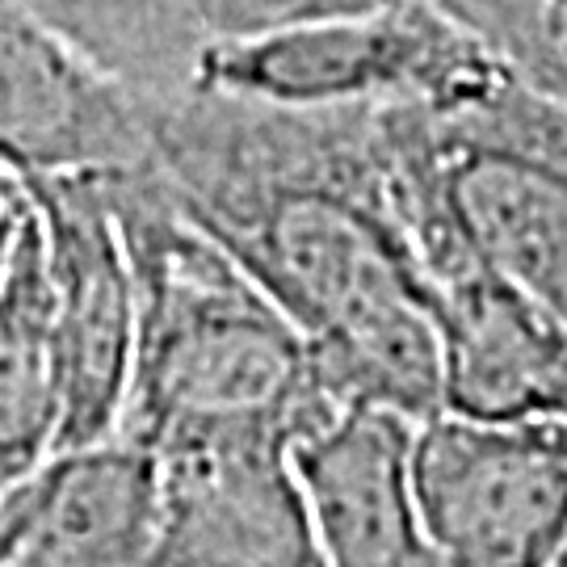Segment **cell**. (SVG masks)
I'll return each instance as SVG.
<instances>
[{"label": "cell", "mask_w": 567, "mask_h": 567, "mask_svg": "<svg viewBox=\"0 0 567 567\" xmlns=\"http://www.w3.org/2000/svg\"><path fill=\"white\" fill-rule=\"evenodd\" d=\"M152 168L189 224L307 337L341 408L446 412L437 295L383 110H290L210 89L143 105Z\"/></svg>", "instance_id": "obj_1"}, {"label": "cell", "mask_w": 567, "mask_h": 567, "mask_svg": "<svg viewBox=\"0 0 567 567\" xmlns=\"http://www.w3.org/2000/svg\"><path fill=\"white\" fill-rule=\"evenodd\" d=\"M135 269V374L122 437L161 450L198 433L303 442L341 404L295 320L189 224L152 161L105 173Z\"/></svg>", "instance_id": "obj_2"}, {"label": "cell", "mask_w": 567, "mask_h": 567, "mask_svg": "<svg viewBox=\"0 0 567 567\" xmlns=\"http://www.w3.org/2000/svg\"><path fill=\"white\" fill-rule=\"evenodd\" d=\"M400 198L433 282L484 265L567 328V102L522 72L446 105L383 110Z\"/></svg>", "instance_id": "obj_3"}, {"label": "cell", "mask_w": 567, "mask_h": 567, "mask_svg": "<svg viewBox=\"0 0 567 567\" xmlns=\"http://www.w3.org/2000/svg\"><path fill=\"white\" fill-rule=\"evenodd\" d=\"M508 72L517 68L442 4L386 0L261 39L215 42L194 63L189 89L290 110H391L458 102Z\"/></svg>", "instance_id": "obj_4"}, {"label": "cell", "mask_w": 567, "mask_h": 567, "mask_svg": "<svg viewBox=\"0 0 567 567\" xmlns=\"http://www.w3.org/2000/svg\"><path fill=\"white\" fill-rule=\"evenodd\" d=\"M412 492L442 567H555L567 550V416L437 412Z\"/></svg>", "instance_id": "obj_5"}, {"label": "cell", "mask_w": 567, "mask_h": 567, "mask_svg": "<svg viewBox=\"0 0 567 567\" xmlns=\"http://www.w3.org/2000/svg\"><path fill=\"white\" fill-rule=\"evenodd\" d=\"M34 210L51 278L60 358V442L81 450L118 437L135 374V269L105 194V173L21 182Z\"/></svg>", "instance_id": "obj_6"}, {"label": "cell", "mask_w": 567, "mask_h": 567, "mask_svg": "<svg viewBox=\"0 0 567 567\" xmlns=\"http://www.w3.org/2000/svg\"><path fill=\"white\" fill-rule=\"evenodd\" d=\"M156 454L147 567H324L295 442L198 433Z\"/></svg>", "instance_id": "obj_7"}, {"label": "cell", "mask_w": 567, "mask_h": 567, "mask_svg": "<svg viewBox=\"0 0 567 567\" xmlns=\"http://www.w3.org/2000/svg\"><path fill=\"white\" fill-rule=\"evenodd\" d=\"M152 161L147 114L30 0H0V164L18 177Z\"/></svg>", "instance_id": "obj_8"}, {"label": "cell", "mask_w": 567, "mask_h": 567, "mask_svg": "<svg viewBox=\"0 0 567 567\" xmlns=\"http://www.w3.org/2000/svg\"><path fill=\"white\" fill-rule=\"evenodd\" d=\"M416 421L349 404L295 446L324 567H442L412 492Z\"/></svg>", "instance_id": "obj_9"}, {"label": "cell", "mask_w": 567, "mask_h": 567, "mask_svg": "<svg viewBox=\"0 0 567 567\" xmlns=\"http://www.w3.org/2000/svg\"><path fill=\"white\" fill-rule=\"evenodd\" d=\"M156 454L131 437L63 450L25 480V508L0 567H147Z\"/></svg>", "instance_id": "obj_10"}, {"label": "cell", "mask_w": 567, "mask_h": 567, "mask_svg": "<svg viewBox=\"0 0 567 567\" xmlns=\"http://www.w3.org/2000/svg\"><path fill=\"white\" fill-rule=\"evenodd\" d=\"M60 412L51 278L39 219L25 203L0 278V492L30 480L55 454Z\"/></svg>", "instance_id": "obj_11"}, {"label": "cell", "mask_w": 567, "mask_h": 567, "mask_svg": "<svg viewBox=\"0 0 567 567\" xmlns=\"http://www.w3.org/2000/svg\"><path fill=\"white\" fill-rule=\"evenodd\" d=\"M379 4L386 0H185L189 21L203 39V51L215 42L261 39V34L362 13V9H379Z\"/></svg>", "instance_id": "obj_12"}, {"label": "cell", "mask_w": 567, "mask_h": 567, "mask_svg": "<svg viewBox=\"0 0 567 567\" xmlns=\"http://www.w3.org/2000/svg\"><path fill=\"white\" fill-rule=\"evenodd\" d=\"M21 219H25V203L0 219V278H4V265H9V252H13V240H18Z\"/></svg>", "instance_id": "obj_13"}, {"label": "cell", "mask_w": 567, "mask_h": 567, "mask_svg": "<svg viewBox=\"0 0 567 567\" xmlns=\"http://www.w3.org/2000/svg\"><path fill=\"white\" fill-rule=\"evenodd\" d=\"M25 203V189H21V182L0 164V219L9 215V210H18V206Z\"/></svg>", "instance_id": "obj_14"}, {"label": "cell", "mask_w": 567, "mask_h": 567, "mask_svg": "<svg viewBox=\"0 0 567 567\" xmlns=\"http://www.w3.org/2000/svg\"><path fill=\"white\" fill-rule=\"evenodd\" d=\"M547 4H555V9H559V13L567 18V0H547Z\"/></svg>", "instance_id": "obj_15"}, {"label": "cell", "mask_w": 567, "mask_h": 567, "mask_svg": "<svg viewBox=\"0 0 567 567\" xmlns=\"http://www.w3.org/2000/svg\"><path fill=\"white\" fill-rule=\"evenodd\" d=\"M555 567H567V550H564V559H559V564H555Z\"/></svg>", "instance_id": "obj_16"}, {"label": "cell", "mask_w": 567, "mask_h": 567, "mask_svg": "<svg viewBox=\"0 0 567 567\" xmlns=\"http://www.w3.org/2000/svg\"><path fill=\"white\" fill-rule=\"evenodd\" d=\"M30 4H47V0H30Z\"/></svg>", "instance_id": "obj_17"}]
</instances>
